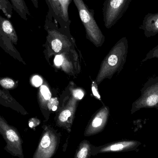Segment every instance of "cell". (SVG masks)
Here are the masks:
<instances>
[{
	"label": "cell",
	"mask_w": 158,
	"mask_h": 158,
	"mask_svg": "<svg viewBox=\"0 0 158 158\" xmlns=\"http://www.w3.org/2000/svg\"><path fill=\"white\" fill-rule=\"evenodd\" d=\"M140 29L144 31L147 38L153 37L158 33V12L156 14L148 13L144 18Z\"/></svg>",
	"instance_id": "cell-6"
},
{
	"label": "cell",
	"mask_w": 158,
	"mask_h": 158,
	"mask_svg": "<svg viewBox=\"0 0 158 158\" xmlns=\"http://www.w3.org/2000/svg\"><path fill=\"white\" fill-rule=\"evenodd\" d=\"M31 1L35 8H39V2H38V0H31Z\"/></svg>",
	"instance_id": "cell-24"
},
{
	"label": "cell",
	"mask_w": 158,
	"mask_h": 158,
	"mask_svg": "<svg viewBox=\"0 0 158 158\" xmlns=\"http://www.w3.org/2000/svg\"><path fill=\"white\" fill-rule=\"evenodd\" d=\"M61 5L63 18L68 27L69 26L70 21L69 15V7L71 1L73 0H59Z\"/></svg>",
	"instance_id": "cell-12"
},
{
	"label": "cell",
	"mask_w": 158,
	"mask_h": 158,
	"mask_svg": "<svg viewBox=\"0 0 158 158\" xmlns=\"http://www.w3.org/2000/svg\"><path fill=\"white\" fill-rule=\"evenodd\" d=\"M52 48L56 52H58L62 48V43L59 39H55L52 42Z\"/></svg>",
	"instance_id": "cell-14"
},
{
	"label": "cell",
	"mask_w": 158,
	"mask_h": 158,
	"mask_svg": "<svg viewBox=\"0 0 158 158\" xmlns=\"http://www.w3.org/2000/svg\"><path fill=\"white\" fill-rule=\"evenodd\" d=\"M141 144L140 142L135 140H122L105 144L100 146L92 145V156L100 154L120 153L135 151Z\"/></svg>",
	"instance_id": "cell-5"
},
{
	"label": "cell",
	"mask_w": 158,
	"mask_h": 158,
	"mask_svg": "<svg viewBox=\"0 0 158 158\" xmlns=\"http://www.w3.org/2000/svg\"><path fill=\"white\" fill-rule=\"evenodd\" d=\"M71 116V112L69 110H65L60 114L59 120L60 122L64 123L68 120L69 118Z\"/></svg>",
	"instance_id": "cell-15"
},
{
	"label": "cell",
	"mask_w": 158,
	"mask_h": 158,
	"mask_svg": "<svg viewBox=\"0 0 158 158\" xmlns=\"http://www.w3.org/2000/svg\"><path fill=\"white\" fill-rule=\"evenodd\" d=\"M141 93L140 97L133 104L132 114L143 108L158 110V76L148 79Z\"/></svg>",
	"instance_id": "cell-1"
},
{
	"label": "cell",
	"mask_w": 158,
	"mask_h": 158,
	"mask_svg": "<svg viewBox=\"0 0 158 158\" xmlns=\"http://www.w3.org/2000/svg\"><path fill=\"white\" fill-rule=\"evenodd\" d=\"M92 91H93V94H94V95L95 96H96L98 98H100V96L98 94L96 89H95V87H94V86L92 87Z\"/></svg>",
	"instance_id": "cell-23"
},
{
	"label": "cell",
	"mask_w": 158,
	"mask_h": 158,
	"mask_svg": "<svg viewBox=\"0 0 158 158\" xmlns=\"http://www.w3.org/2000/svg\"><path fill=\"white\" fill-rule=\"evenodd\" d=\"M63 58L60 55H57L56 56L54 59V63L56 66H60L63 64Z\"/></svg>",
	"instance_id": "cell-21"
},
{
	"label": "cell",
	"mask_w": 158,
	"mask_h": 158,
	"mask_svg": "<svg viewBox=\"0 0 158 158\" xmlns=\"http://www.w3.org/2000/svg\"><path fill=\"white\" fill-rule=\"evenodd\" d=\"M78 11L80 19L89 36L98 40L102 33L96 22L94 10L89 9L83 0H73Z\"/></svg>",
	"instance_id": "cell-4"
},
{
	"label": "cell",
	"mask_w": 158,
	"mask_h": 158,
	"mask_svg": "<svg viewBox=\"0 0 158 158\" xmlns=\"http://www.w3.org/2000/svg\"><path fill=\"white\" fill-rule=\"evenodd\" d=\"M48 5V10L47 16L53 19L56 23H59L62 27H68L63 18L61 5L59 0H45Z\"/></svg>",
	"instance_id": "cell-7"
},
{
	"label": "cell",
	"mask_w": 158,
	"mask_h": 158,
	"mask_svg": "<svg viewBox=\"0 0 158 158\" xmlns=\"http://www.w3.org/2000/svg\"><path fill=\"white\" fill-rule=\"evenodd\" d=\"M40 91L42 94L43 95L45 99L49 100L51 98L52 94L47 86H45V85L41 86L40 88Z\"/></svg>",
	"instance_id": "cell-17"
},
{
	"label": "cell",
	"mask_w": 158,
	"mask_h": 158,
	"mask_svg": "<svg viewBox=\"0 0 158 158\" xmlns=\"http://www.w3.org/2000/svg\"><path fill=\"white\" fill-rule=\"evenodd\" d=\"M57 107L56 106H54L52 108V110H53V111H56V110H57Z\"/></svg>",
	"instance_id": "cell-26"
},
{
	"label": "cell",
	"mask_w": 158,
	"mask_h": 158,
	"mask_svg": "<svg viewBox=\"0 0 158 158\" xmlns=\"http://www.w3.org/2000/svg\"><path fill=\"white\" fill-rule=\"evenodd\" d=\"M118 56L115 55H112L110 56L108 59V63L110 66H115L118 64Z\"/></svg>",
	"instance_id": "cell-18"
},
{
	"label": "cell",
	"mask_w": 158,
	"mask_h": 158,
	"mask_svg": "<svg viewBox=\"0 0 158 158\" xmlns=\"http://www.w3.org/2000/svg\"><path fill=\"white\" fill-rule=\"evenodd\" d=\"M0 30L5 34L9 36H14L15 29L11 21L7 18L0 15Z\"/></svg>",
	"instance_id": "cell-10"
},
{
	"label": "cell",
	"mask_w": 158,
	"mask_h": 158,
	"mask_svg": "<svg viewBox=\"0 0 158 158\" xmlns=\"http://www.w3.org/2000/svg\"><path fill=\"white\" fill-rule=\"evenodd\" d=\"M13 5V9L24 20H27V16L31 14L24 0H9Z\"/></svg>",
	"instance_id": "cell-8"
},
{
	"label": "cell",
	"mask_w": 158,
	"mask_h": 158,
	"mask_svg": "<svg viewBox=\"0 0 158 158\" xmlns=\"http://www.w3.org/2000/svg\"><path fill=\"white\" fill-rule=\"evenodd\" d=\"M13 9V5L9 0H0V10L7 18H12Z\"/></svg>",
	"instance_id": "cell-11"
},
{
	"label": "cell",
	"mask_w": 158,
	"mask_h": 158,
	"mask_svg": "<svg viewBox=\"0 0 158 158\" xmlns=\"http://www.w3.org/2000/svg\"><path fill=\"white\" fill-rule=\"evenodd\" d=\"M93 145L87 140L82 141L76 151L74 158H91Z\"/></svg>",
	"instance_id": "cell-9"
},
{
	"label": "cell",
	"mask_w": 158,
	"mask_h": 158,
	"mask_svg": "<svg viewBox=\"0 0 158 158\" xmlns=\"http://www.w3.org/2000/svg\"><path fill=\"white\" fill-rule=\"evenodd\" d=\"M132 0H105L103 4V20L107 28L115 25L126 12Z\"/></svg>",
	"instance_id": "cell-3"
},
{
	"label": "cell",
	"mask_w": 158,
	"mask_h": 158,
	"mask_svg": "<svg viewBox=\"0 0 158 158\" xmlns=\"http://www.w3.org/2000/svg\"><path fill=\"white\" fill-rule=\"evenodd\" d=\"M29 126L30 128H32L33 126H34V123L32 122H30L29 123Z\"/></svg>",
	"instance_id": "cell-25"
},
{
	"label": "cell",
	"mask_w": 158,
	"mask_h": 158,
	"mask_svg": "<svg viewBox=\"0 0 158 158\" xmlns=\"http://www.w3.org/2000/svg\"><path fill=\"white\" fill-rule=\"evenodd\" d=\"M1 85L5 88H12L15 84L13 80L10 79H5L2 80L0 82Z\"/></svg>",
	"instance_id": "cell-16"
},
{
	"label": "cell",
	"mask_w": 158,
	"mask_h": 158,
	"mask_svg": "<svg viewBox=\"0 0 158 158\" xmlns=\"http://www.w3.org/2000/svg\"><path fill=\"white\" fill-rule=\"evenodd\" d=\"M61 137V134L49 128H45L33 158H52L58 150Z\"/></svg>",
	"instance_id": "cell-2"
},
{
	"label": "cell",
	"mask_w": 158,
	"mask_h": 158,
	"mask_svg": "<svg viewBox=\"0 0 158 158\" xmlns=\"http://www.w3.org/2000/svg\"><path fill=\"white\" fill-rule=\"evenodd\" d=\"M42 82V80L39 76H35L32 78V83H33V85L37 87L41 85Z\"/></svg>",
	"instance_id": "cell-19"
},
{
	"label": "cell",
	"mask_w": 158,
	"mask_h": 158,
	"mask_svg": "<svg viewBox=\"0 0 158 158\" xmlns=\"http://www.w3.org/2000/svg\"><path fill=\"white\" fill-rule=\"evenodd\" d=\"M153 58H158V45L148 53L145 58L143 59L142 62H146Z\"/></svg>",
	"instance_id": "cell-13"
},
{
	"label": "cell",
	"mask_w": 158,
	"mask_h": 158,
	"mask_svg": "<svg viewBox=\"0 0 158 158\" xmlns=\"http://www.w3.org/2000/svg\"><path fill=\"white\" fill-rule=\"evenodd\" d=\"M73 94L75 96V97L79 98V99H81L84 96L83 93L80 90H75L73 92Z\"/></svg>",
	"instance_id": "cell-22"
},
{
	"label": "cell",
	"mask_w": 158,
	"mask_h": 158,
	"mask_svg": "<svg viewBox=\"0 0 158 158\" xmlns=\"http://www.w3.org/2000/svg\"><path fill=\"white\" fill-rule=\"evenodd\" d=\"M57 105H58V101L56 98H52L50 99L49 103H48V107L50 109H52L54 106H56Z\"/></svg>",
	"instance_id": "cell-20"
}]
</instances>
